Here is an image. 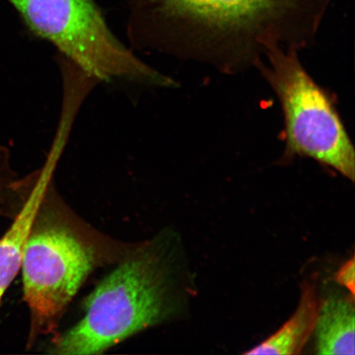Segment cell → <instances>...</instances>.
I'll return each mask as SVG.
<instances>
[{
    "instance_id": "cell-1",
    "label": "cell",
    "mask_w": 355,
    "mask_h": 355,
    "mask_svg": "<svg viewBox=\"0 0 355 355\" xmlns=\"http://www.w3.org/2000/svg\"><path fill=\"white\" fill-rule=\"evenodd\" d=\"M137 21L224 70L308 46L331 0H128Z\"/></svg>"
},
{
    "instance_id": "cell-2",
    "label": "cell",
    "mask_w": 355,
    "mask_h": 355,
    "mask_svg": "<svg viewBox=\"0 0 355 355\" xmlns=\"http://www.w3.org/2000/svg\"><path fill=\"white\" fill-rule=\"evenodd\" d=\"M52 184L35 215L21 263L30 338L55 329L90 274L114 259L105 239L53 203Z\"/></svg>"
},
{
    "instance_id": "cell-3",
    "label": "cell",
    "mask_w": 355,
    "mask_h": 355,
    "mask_svg": "<svg viewBox=\"0 0 355 355\" xmlns=\"http://www.w3.org/2000/svg\"><path fill=\"white\" fill-rule=\"evenodd\" d=\"M168 279L152 244L132 251L88 296L81 320L54 340L50 353L103 354L165 321L172 311Z\"/></svg>"
},
{
    "instance_id": "cell-4",
    "label": "cell",
    "mask_w": 355,
    "mask_h": 355,
    "mask_svg": "<svg viewBox=\"0 0 355 355\" xmlns=\"http://www.w3.org/2000/svg\"><path fill=\"white\" fill-rule=\"evenodd\" d=\"M257 62L260 72L281 102L285 117L284 158L309 157L352 182L355 153L330 96L302 66L294 49L275 46Z\"/></svg>"
},
{
    "instance_id": "cell-5",
    "label": "cell",
    "mask_w": 355,
    "mask_h": 355,
    "mask_svg": "<svg viewBox=\"0 0 355 355\" xmlns=\"http://www.w3.org/2000/svg\"><path fill=\"white\" fill-rule=\"evenodd\" d=\"M30 32L46 40L95 79L121 78L172 87L114 37L94 0H7Z\"/></svg>"
},
{
    "instance_id": "cell-6",
    "label": "cell",
    "mask_w": 355,
    "mask_h": 355,
    "mask_svg": "<svg viewBox=\"0 0 355 355\" xmlns=\"http://www.w3.org/2000/svg\"><path fill=\"white\" fill-rule=\"evenodd\" d=\"M59 150H53L46 165L28 179V189L15 220L0 239V303L19 274L24 259L26 241L40 206L52 184Z\"/></svg>"
},
{
    "instance_id": "cell-7",
    "label": "cell",
    "mask_w": 355,
    "mask_h": 355,
    "mask_svg": "<svg viewBox=\"0 0 355 355\" xmlns=\"http://www.w3.org/2000/svg\"><path fill=\"white\" fill-rule=\"evenodd\" d=\"M317 284L309 279L302 286L298 307L281 328L245 354H300L313 334L318 314Z\"/></svg>"
},
{
    "instance_id": "cell-8",
    "label": "cell",
    "mask_w": 355,
    "mask_h": 355,
    "mask_svg": "<svg viewBox=\"0 0 355 355\" xmlns=\"http://www.w3.org/2000/svg\"><path fill=\"white\" fill-rule=\"evenodd\" d=\"M354 297H331L319 306L313 334L318 354H354Z\"/></svg>"
},
{
    "instance_id": "cell-9",
    "label": "cell",
    "mask_w": 355,
    "mask_h": 355,
    "mask_svg": "<svg viewBox=\"0 0 355 355\" xmlns=\"http://www.w3.org/2000/svg\"><path fill=\"white\" fill-rule=\"evenodd\" d=\"M22 181L15 179L10 164V150L0 146V214L6 211L11 198L19 194Z\"/></svg>"
},
{
    "instance_id": "cell-10",
    "label": "cell",
    "mask_w": 355,
    "mask_h": 355,
    "mask_svg": "<svg viewBox=\"0 0 355 355\" xmlns=\"http://www.w3.org/2000/svg\"><path fill=\"white\" fill-rule=\"evenodd\" d=\"M354 257L348 260L339 269L336 274V282L350 292V295H355V269Z\"/></svg>"
}]
</instances>
